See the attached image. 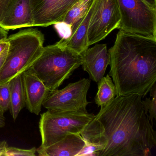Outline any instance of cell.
<instances>
[{
	"mask_svg": "<svg viewBox=\"0 0 156 156\" xmlns=\"http://www.w3.org/2000/svg\"><path fill=\"white\" fill-rule=\"evenodd\" d=\"M34 27L30 0H17L3 20L0 27L9 30Z\"/></svg>",
	"mask_w": 156,
	"mask_h": 156,
	"instance_id": "cell-12",
	"label": "cell"
},
{
	"mask_svg": "<svg viewBox=\"0 0 156 156\" xmlns=\"http://www.w3.org/2000/svg\"><path fill=\"white\" fill-rule=\"evenodd\" d=\"M10 92L9 83L0 86V113L4 115L10 109Z\"/></svg>",
	"mask_w": 156,
	"mask_h": 156,
	"instance_id": "cell-19",
	"label": "cell"
},
{
	"mask_svg": "<svg viewBox=\"0 0 156 156\" xmlns=\"http://www.w3.org/2000/svg\"><path fill=\"white\" fill-rule=\"evenodd\" d=\"M9 45V42L7 41V39L0 41V54H1L5 51Z\"/></svg>",
	"mask_w": 156,
	"mask_h": 156,
	"instance_id": "cell-27",
	"label": "cell"
},
{
	"mask_svg": "<svg viewBox=\"0 0 156 156\" xmlns=\"http://www.w3.org/2000/svg\"><path fill=\"white\" fill-rule=\"evenodd\" d=\"M151 8L156 10V0H143Z\"/></svg>",
	"mask_w": 156,
	"mask_h": 156,
	"instance_id": "cell-28",
	"label": "cell"
},
{
	"mask_svg": "<svg viewBox=\"0 0 156 156\" xmlns=\"http://www.w3.org/2000/svg\"><path fill=\"white\" fill-rule=\"evenodd\" d=\"M85 143L80 134L72 133L48 147L40 146L36 152L41 156H77Z\"/></svg>",
	"mask_w": 156,
	"mask_h": 156,
	"instance_id": "cell-13",
	"label": "cell"
},
{
	"mask_svg": "<svg viewBox=\"0 0 156 156\" xmlns=\"http://www.w3.org/2000/svg\"><path fill=\"white\" fill-rule=\"evenodd\" d=\"M139 94L116 96L80 133L85 142L99 145L98 156H153L156 132Z\"/></svg>",
	"mask_w": 156,
	"mask_h": 156,
	"instance_id": "cell-1",
	"label": "cell"
},
{
	"mask_svg": "<svg viewBox=\"0 0 156 156\" xmlns=\"http://www.w3.org/2000/svg\"><path fill=\"white\" fill-rule=\"evenodd\" d=\"M82 63L81 54L68 48L61 40L44 47L31 69L51 93L57 90Z\"/></svg>",
	"mask_w": 156,
	"mask_h": 156,
	"instance_id": "cell-3",
	"label": "cell"
},
{
	"mask_svg": "<svg viewBox=\"0 0 156 156\" xmlns=\"http://www.w3.org/2000/svg\"><path fill=\"white\" fill-rule=\"evenodd\" d=\"M93 2V0H80L72 7L61 21L70 26L71 35L76 30L80 20L87 12Z\"/></svg>",
	"mask_w": 156,
	"mask_h": 156,
	"instance_id": "cell-17",
	"label": "cell"
},
{
	"mask_svg": "<svg viewBox=\"0 0 156 156\" xmlns=\"http://www.w3.org/2000/svg\"><path fill=\"white\" fill-rule=\"evenodd\" d=\"M98 90L95 102L101 108L107 105L116 96V89L109 75L98 82Z\"/></svg>",
	"mask_w": 156,
	"mask_h": 156,
	"instance_id": "cell-16",
	"label": "cell"
},
{
	"mask_svg": "<svg viewBox=\"0 0 156 156\" xmlns=\"http://www.w3.org/2000/svg\"><path fill=\"white\" fill-rule=\"evenodd\" d=\"M84 146L77 156H98L99 151L102 149L99 145L85 142Z\"/></svg>",
	"mask_w": 156,
	"mask_h": 156,
	"instance_id": "cell-21",
	"label": "cell"
},
{
	"mask_svg": "<svg viewBox=\"0 0 156 156\" xmlns=\"http://www.w3.org/2000/svg\"><path fill=\"white\" fill-rule=\"evenodd\" d=\"M150 94L152 98H146L142 100L143 108L147 115L149 120L153 125V120L156 119V83L150 90Z\"/></svg>",
	"mask_w": 156,
	"mask_h": 156,
	"instance_id": "cell-18",
	"label": "cell"
},
{
	"mask_svg": "<svg viewBox=\"0 0 156 156\" xmlns=\"http://www.w3.org/2000/svg\"><path fill=\"white\" fill-rule=\"evenodd\" d=\"M83 69L96 83L105 76L110 63V55L106 44H97L81 54Z\"/></svg>",
	"mask_w": 156,
	"mask_h": 156,
	"instance_id": "cell-11",
	"label": "cell"
},
{
	"mask_svg": "<svg viewBox=\"0 0 156 156\" xmlns=\"http://www.w3.org/2000/svg\"><path fill=\"white\" fill-rule=\"evenodd\" d=\"M6 125V118L3 114L0 113V129L4 127Z\"/></svg>",
	"mask_w": 156,
	"mask_h": 156,
	"instance_id": "cell-29",
	"label": "cell"
},
{
	"mask_svg": "<svg viewBox=\"0 0 156 156\" xmlns=\"http://www.w3.org/2000/svg\"><path fill=\"white\" fill-rule=\"evenodd\" d=\"M108 51L116 96L147 95L156 82V40L119 30Z\"/></svg>",
	"mask_w": 156,
	"mask_h": 156,
	"instance_id": "cell-2",
	"label": "cell"
},
{
	"mask_svg": "<svg viewBox=\"0 0 156 156\" xmlns=\"http://www.w3.org/2000/svg\"><path fill=\"white\" fill-rule=\"evenodd\" d=\"M121 20L118 29L156 40V10L143 0H117Z\"/></svg>",
	"mask_w": 156,
	"mask_h": 156,
	"instance_id": "cell-6",
	"label": "cell"
},
{
	"mask_svg": "<svg viewBox=\"0 0 156 156\" xmlns=\"http://www.w3.org/2000/svg\"><path fill=\"white\" fill-rule=\"evenodd\" d=\"M36 152L35 147L29 149L20 148L13 147H8L4 153V156H34Z\"/></svg>",
	"mask_w": 156,
	"mask_h": 156,
	"instance_id": "cell-20",
	"label": "cell"
},
{
	"mask_svg": "<svg viewBox=\"0 0 156 156\" xmlns=\"http://www.w3.org/2000/svg\"><path fill=\"white\" fill-rule=\"evenodd\" d=\"M121 20L117 0H94L87 33L88 47L118 29Z\"/></svg>",
	"mask_w": 156,
	"mask_h": 156,
	"instance_id": "cell-8",
	"label": "cell"
},
{
	"mask_svg": "<svg viewBox=\"0 0 156 156\" xmlns=\"http://www.w3.org/2000/svg\"><path fill=\"white\" fill-rule=\"evenodd\" d=\"M54 26L62 39H66L71 36V28L63 22L57 23Z\"/></svg>",
	"mask_w": 156,
	"mask_h": 156,
	"instance_id": "cell-22",
	"label": "cell"
},
{
	"mask_svg": "<svg viewBox=\"0 0 156 156\" xmlns=\"http://www.w3.org/2000/svg\"><path fill=\"white\" fill-rule=\"evenodd\" d=\"M94 6V0L89 9L83 17L74 32L66 39H61L67 47L77 53L82 54L88 49L87 33Z\"/></svg>",
	"mask_w": 156,
	"mask_h": 156,
	"instance_id": "cell-14",
	"label": "cell"
},
{
	"mask_svg": "<svg viewBox=\"0 0 156 156\" xmlns=\"http://www.w3.org/2000/svg\"><path fill=\"white\" fill-rule=\"evenodd\" d=\"M8 147L9 145L6 141H0V156H4V153Z\"/></svg>",
	"mask_w": 156,
	"mask_h": 156,
	"instance_id": "cell-25",
	"label": "cell"
},
{
	"mask_svg": "<svg viewBox=\"0 0 156 156\" xmlns=\"http://www.w3.org/2000/svg\"><path fill=\"white\" fill-rule=\"evenodd\" d=\"M9 46L5 49V51L1 54H0V71L2 68L4 62H5V60L7 58V54H8V50H9Z\"/></svg>",
	"mask_w": 156,
	"mask_h": 156,
	"instance_id": "cell-24",
	"label": "cell"
},
{
	"mask_svg": "<svg viewBox=\"0 0 156 156\" xmlns=\"http://www.w3.org/2000/svg\"><path fill=\"white\" fill-rule=\"evenodd\" d=\"M94 116V114L88 113L47 110L41 115L39 121L41 137L40 147H48L68 134H80Z\"/></svg>",
	"mask_w": 156,
	"mask_h": 156,
	"instance_id": "cell-5",
	"label": "cell"
},
{
	"mask_svg": "<svg viewBox=\"0 0 156 156\" xmlns=\"http://www.w3.org/2000/svg\"><path fill=\"white\" fill-rule=\"evenodd\" d=\"M91 80L83 78L71 83L61 90H55L45 99L43 106L50 111H74L87 113V106L89 104L87 94Z\"/></svg>",
	"mask_w": 156,
	"mask_h": 156,
	"instance_id": "cell-7",
	"label": "cell"
},
{
	"mask_svg": "<svg viewBox=\"0 0 156 156\" xmlns=\"http://www.w3.org/2000/svg\"><path fill=\"white\" fill-rule=\"evenodd\" d=\"M9 47L7 58L0 71V86L30 68L44 49V36L39 30L30 28L7 38Z\"/></svg>",
	"mask_w": 156,
	"mask_h": 156,
	"instance_id": "cell-4",
	"label": "cell"
},
{
	"mask_svg": "<svg viewBox=\"0 0 156 156\" xmlns=\"http://www.w3.org/2000/svg\"><path fill=\"white\" fill-rule=\"evenodd\" d=\"M17 0H0V22Z\"/></svg>",
	"mask_w": 156,
	"mask_h": 156,
	"instance_id": "cell-23",
	"label": "cell"
},
{
	"mask_svg": "<svg viewBox=\"0 0 156 156\" xmlns=\"http://www.w3.org/2000/svg\"><path fill=\"white\" fill-rule=\"evenodd\" d=\"M10 106L9 110L14 121L25 106V93L22 74L14 77L9 82Z\"/></svg>",
	"mask_w": 156,
	"mask_h": 156,
	"instance_id": "cell-15",
	"label": "cell"
},
{
	"mask_svg": "<svg viewBox=\"0 0 156 156\" xmlns=\"http://www.w3.org/2000/svg\"><path fill=\"white\" fill-rule=\"evenodd\" d=\"M8 35V30L0 27V41L7 39Z\"/></svg>",
	"mask_w": 156,
	"mask_h": 156,
	"instance_id": "cell-26",
	"label": "cell"
},
{
	"mask_svg": "<svg viewBox=\"0 0 156 156\" xmlns=\"http://www.w3.org/2000/svg\"><path fill=\"white\" fill-rule=\"evenodd\" d=\"M80 0H30L34 27H47L62 21Z\"/></svg>",
	"mask_w": 156,
	"mask_h": 156,
	"instance_id": "cell-9",
	"label": "cell"
},
{
	"mask_svg": "<svg viewBox=\"0 0 156 156\" xmlns=\"http://www.w3.org/2000/svg\"><path fill=\"white\" fill-rule=\"evenodd\" d=\"M22 76L25 106L30 113L38 115L41 111L44 102L51 93L31 68L23 72Z\"/></svg>",
	"mask_w": 156,
	"mask_h": 156,
	"instance_id": "cell-10",
	"label": "cell"
}]
</instances>
